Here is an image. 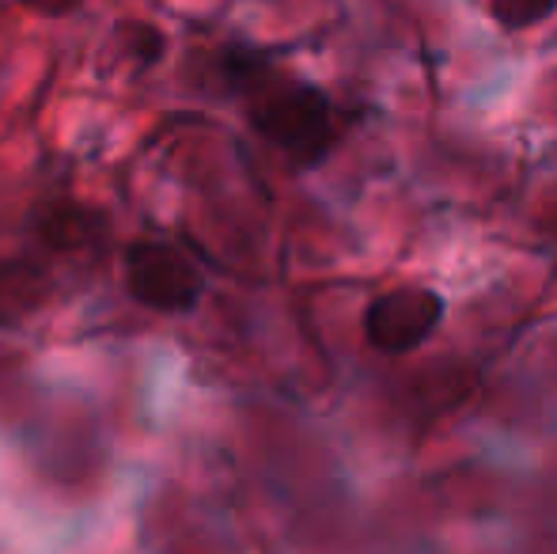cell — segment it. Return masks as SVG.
I'll list each match as a JSON object with an SVG mask.
<instances>
[{
    "label": "cell",
    "instance_id": "1",
    "mask_svg": "<svg viewBox=\"0 0 557 554\" xmlns=\"http://www.w3.org/2000/svg\"><path fill=\"white\" fill-rule=\"evenodd\" d=\"M258 134L270 137L277 148H285L296 160H319L331 145V103L323 91L288 84V88L265 91L250 111Z\"/></svg>",
    "mask_w": 557,
    "mask_h": 554
},
{
    "label": "cell",
    "instance_id": "2",
    "mask_svg": "<svg viewBox=\"0 0 557 554\" xmlns=\"http://www.w3.org/2000/svg\"><path fill=\"white\" fill-rule=\"evenodd\" d=\"M125 285L137 304L152 311H190L201 300V278L175 247L133 244L125 251Z\"/></svg>",
    "mask_w": 557,
    "mask_h": 554
},
{
    "label": "cell",
    "instance_id": "3",
    "mask_svg": "<svg viewBox=\"0 0 557 554\" xmlns=\"http://www.w3.org/2000/svg\"><path fill=\"white\" fill-rule=\"evenodd\" d=\"M444 319V296L421 285H403L375 296L364 311V334L383 354H406L421 346Z\"/></svg>",
    "mask_w": 557,
    "mask_h": 554
},
{
    "label": "cell",
    "instance_id": "4",
    "mask_svg": "<svg viewBox=\"0 0 557 554\" xmlns=\"http://www.w3.org/2000/svg\"><path fill=\"white\" fill-rule=\"evenodd\" d=\"M490 12L505 30H528L557 12V0H490Z\"/></svg>",
    "mask_w": 557,
    "mask_h": 554
},
{
    "label": "cell",
    "instance_id": "5",
    "mask_svg": "<svg viewBox=\"0 0 557 554\" xmlns=\"http://www.w3.org/2000/svg\"><path fill=\"white\" fill-rule=\"evenodd\" d=\"M117 35H122V46L129 50V58L145 69L156 65L163 58V50H168V38H163V30L156 23H122Z\"/></svg>",
    "mask_w": 557,
    "mask_h": 554
},
{
    "label": "cell",
    "instance_id": "6",
    "mask_svg": "<svg viewBox=\"0 0 557 554\" xmlns=\"http://www.w3.org/2000/svg\"><path fill=\"white\" fill-rule=\"evenodd\" d=\"M20 4L38 15H69V12H76L84 0H20Z\"/></svg>",
    "mask_w": 557,
    "mask_h": 554
}]
</instances>
